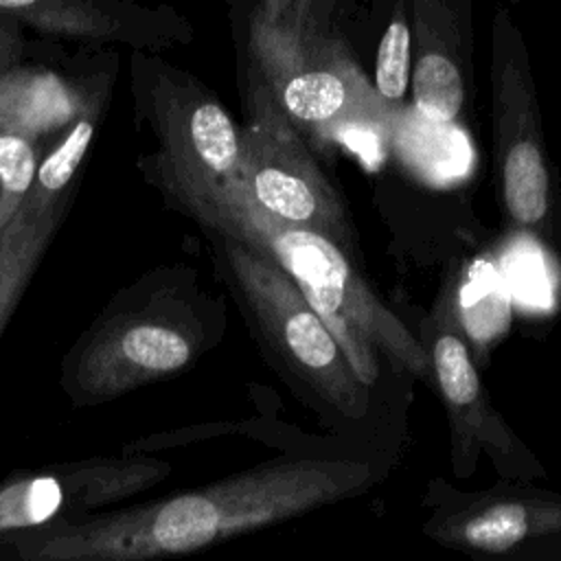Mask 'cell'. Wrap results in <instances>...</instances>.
I'll return each instance as SVG.
<instances>
[{
  "mask_svg": "<svg viewBox=\"0 0 561 561\" xmlns=\"http://www.w3.org/2000/svg\"><path fill=\"white\" fill-rule=\"evenodd\" d=\"M230 180L267 217L318 232L346 250L351 230L342 195L318 167L302 136L252 77L239 164Z\"/></svg>",
  "mask_w": 561,
  "mask_h": 561,
  "instance_id": "obj_6",
  "label": "cell"
},
{
  "mask_svg": "<svg viewBox=\"0 0 561 561\" xmlns=\"http://www.w3.org/2000/svg\"><path fill=\"white\" fill-rule=\"evenodd\" d=\"M329 7L265 0L250 11L245 35L250 77L302 140L311 138L318 147L392 118L346 42L331 28Z\"/></svg>",
  "mask_w": 561,
  "mask_h": 561,
  "instance_id": "obj_4",
  "label": "cell"
},
{
  "mask_svg": "<svg viewBox=\"0 0 561 561\" xmlns=\"http://www.w3.org/2000/svg\"><path fill=\"white\" fill-rule=\"evenodd\" d=\"M300 489L285 462L118 506L77 524L0 539V561H167L294 517Z\"/></svg>",
  "mask_w": 561,
  "mask_h": 561,
  "instance_id": "obj_2",
  "label": "cell"
},
{
  "mask_svg": "<svg viewBox=\"0 0 561 561\" xmlns=\"http://www.w3.org/2000/svg\"><path fill=\"white\" fill-rule=\"evenodd\" d=\"M24 26L0 11V72L24 57Z\"/></svg>",
  "mask_w": 561,
  "mask_h": 561,
  "instance_id": "obj_19",
  "label": "cell"
},
{
  "mask_svg": "<svg viewBox=\"0 0 561 561\" xmlns=\"http://www.w3.org/2000/svg\"><path fill=\"white\" fill-rule=\"evenodd\" d=\"M112 85L101 88L79 118L53 142L46 145L35 173V184L20 210V219H39L55 210H68L75 182L85 164V156L94 142L99 123L107 110Z\"/></svg>",
  "mask_w": 561,
  "mask_h": 561,
  "instance_id": "obj_14",
  "label": "cell"
},
{
  "mask_svg": "<svg viewBox=\"0 0 561 561\" xmlns=\"http://www.w3.org/2000/svg\"><path fill=\"white\" fill-rule=\"evenodd\" d=\"M24 28L88 46L123 44L131 53H153L186 44L188 22L169 7H145L129 0H0Z\"/></svg>",
  "mask_w": 561,
  "mask_h": 561,
  "instance_id": "obj_12",
  "label": "cell"
},
{
  "mask_svg": "<svg viewBox=\"0 0 561 561\" xmlns=\"http://www.w3.org/2000/svg\"><path fill=\"white\" fill-rule=\"evenodd\" d=\"M414 107L432 123H451L465 103V81L456 61L438 50H423L412 77Z\"/></svg>",
  "mask_w": 561,
  "mask_h": 561,
  "instance_id": "obj_17",
  "label": "cell"
},
{
  "mask_svg": "<svg viewBox=\"0 0 561 561\" xmlns=\"http://www.w3.org/2000/svg\"><path fill=\"white\" fill-rule=\"evenodd\" d=\"M425 533L473 561H561V493L528 482L471 495L445 489Z\"/></svg>",
  "mask_w": 561,
  "mask_h": 561,
  "instance_id": "obj_10",
  "label": "cell"
},
{
  "mask_svg": "<svg viewBox=\"0 0 561 561\" xmlns=\"http://www.w3.org/2000/svg\"><path fill=\"white\" fill-rule=\"evenodd\" d=\"M493 149L504 208L519 228L554 237L552 173L543 147L539 105L519 31L506 13L493 22L491 59Z\"/></svg>",
  "mask_w": 561,
  "mask_h": 561,
  "instance_id": "obj_8",
  "label": "cell"
},
{
  "mask_svg": "<svg viewBox=\"0 0 561 561\" xmlns=\"http://www.w3.org/2000/svg\"><path fill=\"white\" fill-rule=\"evenodd\" d=\"M44 151L46 145L0 125V241L20 217Z\"/></svg>",
  "mask_w": 561,
  "mask_h": 561,
  "instance_id": "obj_16",
  "label": "cell"
},
{
  "mask_svg": "<svg viewBox=\"0 0 561 561\" xmlns=\"http://www.w3.org/2000/svg\"><path fill=\"white\" fill-rule=\"evenodd\" d=\"M129 88L136 123L158 142L156 160L204 184L234 178L241 129L197 77L160 55L131 53Z\"/></svg>",
  "mask_w": 561,
  "mask_h": 561,
  "instance_id": "obj_7",
  "label": "cell"
},
{
  "mask_svg": "<svg viewBox=\"0 0 561 561\" xmlns=\"http://www.w3.org/2000/svg\"><path fill=\"white\" fill-rule=\"evenodd\" d=\"M116 66V50L101 53L81 72L22 57L0 72V125L42 145L53 142L101 88L114 83Z\"/></svg>",
  "mask_w": 561,
  "mask_h": 561,
  "instance_id": "obj_13",
  "label": "cell"
},
{
  "mask_svg": "<svg viewBox=\"0 0 561 561\" xmlns=\"http://www.w3.org/2000/svg\"><path fill=\"white\" fill-rule=\"evenodd\" d=\"M171 469L153 454H121L11 471L0 480V539L118 508Z\"/></svg>",
  "mask_w": 561,
  "mask_h": 561,
  "instance_id": "obj_9",
  "label": "cell"
},
{
  "mask_svg": "<svg viewBox=\"0 0 561 561\" xmlns=\"http://www.w3.org/2000/svg\"><path fill=\"white\" fill-rule=\"evenodd\" d=\"M138 169L173 208L202 228L280 267L327 324L366 388L379 377V355L414 377H432L425 346L370 289L344 248L318 232L267 217L232 180L204 184L164 167L151 153L138 158Z\"/></svg>",
  "mask_w": 561,
  "mask_h": 561,
  "instance_id": "obj_1",
  "label": "cell"
},
{
  "mask_svg": "<svg viewBox=\"0 0 561 561\" xmlns=\"http://www.w3.org/2000/svg\"><path fill=\"white\" fill-rule=\"evenodd\" d=\"M221 333V307L186 265H158L121 287L61 357L75 408L110 403L186 370Z\"/></svg>",
  "mask_w": 561,
  "mask_h": 561,
  "instance_id": "obj_3",
  "label": "cell"
},
{
  "mask_svg": "<svg viewBox=\"0 0 561 561\" xmlns=\"http://www.w3.org/2000/svg\"><path fill=\"white\" fill-rule=\"evenodd\" d=\"M66 213L55 210L39 219H20L0 241V337Z\"/></svg>",
  "mask_w": 561,
  "mask_h": 561,
  "instance_id": "obj_15",
  "label": "cell"
},
{
  "mask_svg": "<svg viewBox=\"0 0 561 561\" xmlns=\"http://www.w3.org/2000/svg\"><path fill=\"white\" fill-rule=\"evenodd\" d=\"M410 26L397 15L381 35L375 61V92L383 107L392 114L410 81Z\"/></svg>",
  "mask_w": 561,
  "mask_h": 561,
  "instance_id": "obj_18",
  "label": "cell"
},
{
  "mask_svg": "<svg viewBox=\"0 0 561 561\" xmlns=\"http://www.w3.org/2000/svg\"><path fill=\"white\" fill-rule=\"evenodd\" d=\"M226 276L278 362L348 419L368 410V388L289 276L250 248L215 237Z\"/></svg>",
  "mask_w": 561,
  "mask_h": 561,
  "instance_id": "obj_5",
  "label": "cell"
},
{
  "mask_svg": "<svg viewBox=\"0 0 561 561\" xmlns=\"http://www.w3.org/2000/svg\"><path fill=\"white\" fill-rule=\"evenodd\" d=\"M425 351L432 379L449 414L456 473L469 476L478 449H484L506 478L530 482L535 476H541L543 469L537 458L517 440L491 405L473 366L469 344L451 320L443 316L432 320Z\"/></svg>",
  "mask_w": 561,
  "mask_h": 561,
  "instance_id": "obj_11",
  "label": "cell"
}]
</instances>
